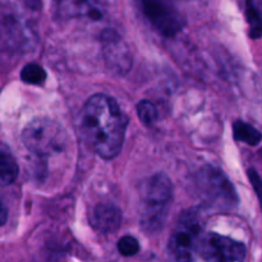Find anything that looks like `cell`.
Returning a JSON list of instances; mask_svg holds the SVG:
<instances>
[{
	"label": "cell",
	"mask_w": 262,
	"mask_h": 262,
	"mask_svg": "<svg viewBox=\"0 0 262 262\" xmlns=\"http://www.w3.org/2000/svg\"><path fill=\"white\" fill-rule=\"evenodd\" d=\"M233 133H234L235 140L247 143L250 146H257L262 140L261 133L255 127L243 122V120L234 122V124H233Z\"/></svg>",
	"instance_id": "cell-13"
},
{
	"label": "cell",
	"mask_w": 262,
	"mask_h": 262,
	"mask_svg": "<svg viewBox=\"0 0 262 262\" xmlns=\"http://www.w3.org/2000/svg\"><path fill=\"white\" fill-rule=\"evenodd\" d=\"M19 169L14 156L9 150L0 146V186L5 187L12 184L17 179Z\"/></svg>",
	"instance_id": "cell-11"
},
{
	"label": "cell",
	"mask_w": 262,
	"mask_h": 262,
	"mask_svg": "<svg viewBox=\"0 0 262 262\" xmlns=\"http://www.w3.org/2000/svg\"><path fill=\"white\" fill-rule=\"evenodd\" d=\"M246 18L251 37H262V0H246Z\"/></svg>",
	"instance_id": "cell-12"
},
{
	"label": "cell",
	"mask_w": 262,
	"mask_h": 262,
	"mask_svg": "<svg viewBox=\"0 0 262 262\" xmlns=\"http://www.w3.org/2000/svg\"><path fill=\"white\" fill-rule=\"evenodd\" d=\"M7 220H8V209H7V206H5L3 199L0 197V227L5 224V223H7Z\"/></svg>",
	"instance_id": "cell-18"
},
{
	"label": "cell",
	"mask_w": 262,
	"mask_h": 262,
	"mask_svg": "<svg viewBox=\"0 0 262 262\" xmlns=\"http://www.w3.org/2000/svg\"><path fill=\"white\" fill-rule=\"evenodd\" d=\"M20 78L28 84H42L46 81V72L41 66L35 63H30L25 66L20 72Z\"/></svg>",
	"instance_id": "cell-14"
},
{
	"label": "cell",
	"mask_w": 262,
	"mask_h": 262,
	"mask_svg": "<svg viewBox=\"0 0 262 262\" xmlns=\"http://www.w3.org/2000/svg\"><path fill=\"white\" fill-rule=\"evenodd\" d=\"M205 222L201 212L196 209L184 211L179 217L173 234L169 239L168 250L177 261L193 260L200 242L204 237Z\"/></svg>",
	"instance_id": "cell-5"
},
{
	"label": "cell",
	"mask_w": 262,
	"mask_h": 262,
	"mask_svg": "<svg viewBox=\"0 0 262 262\" xmlns=\"http://www.w3.org/2000/svg\"><path fill=\"white\" fill-rule=\"evenodd\" d=\"M118 251L120 252V255L125 256V257H130V256H135L138 253L140 243H138V241L135 237L124 235L118 242Z\"/></svg>",
	"instance_id": "cell-16"
},
{
	"label": "cell",
	"mask_w": 262,
	"mask_h": 262,
	"mask_svg": "<svg viewBox=\"0 0 262 262\" xmlns=\"http://www.w3.org/2000/svg\"><path fill=\"white\" fill-rule=\"evenodd\" d=\"M91 224L95 229L104 234L115 233L122 224V211L119 207L109 202L99 204L92 212Z\"/></svg>",
	"instance_id": "cell-9"
},
{
	"label": "cell",
	"mask_w": 262,
	"mask_h": 262,
	"mask_svg": "<svg viewBox=\"0 0 262 262\" xmlns=\"http://www.w3.org/2000/svg\"><path fill=\"white\" fill-rule=\"evenodd\" d=\"M23 2H25L26 4L28 5V7H31V8H37L38 5H40L41 0H23Z\"/></svg>",
	"instance_id": "cell-19"
},
{
	"label": "cell",
	"mask_w": 262,
	"mask_h": 262,
	"mask_svg": "<svg viewBox=\"0 0 262 262\" xmlns=\"http://www.w3.org/2000/svg\"><path fill=\"white\" fill-rule=\"evenodd\" d=\"M171 201L173 184L166 174L158 173L146 182L140 207V224L145 233L156 234L163 229Z\"/></svg>",
	"instance_id": "cell-2"
},
{
	"label": "cell",
	"mask_w": 262,
	"mask_h": 262,
	"mask_svg": "<svg viewBox=\"0 0 262 262\" xmlns=\"http://www.w3.org/2000/svg\"><path fill=\"white\" fill-rule=\"evenodd\" d=\"M137 115L143 124L151 125L158 119V109L151 101L142 100L137 105Z\"/></svg>",
	"instance_id": "cell-15"
},
{
	"label": "cell",
	"mask_w": 262,
	"mask_h": 262,
	"mask_svg": "<svg viewBox=\"0 0 262 262\" xmlns=\"http://www.w3.org/2000/svg\"><path fill=\"white\" fill-rule=\"evenodd\" d=\"M106 42H105V55L106 59L110 61V66L114 67L118 72H125L129 69L132 64L128 49L122 43V41L118 38V36H112V32L109 36H106Z\"/></svg>",
	"instance_id": "cell-10"
},
{
	"label": "cell",
	"mask_w": 262,
	"mask_h": 262,
	"mask_svg": "<svg viewBox=\"0 0 262 262\" xmlns=\"http://www.w3.org/2000/svg\"><path fill=\"white\" fill-rule=\"evenodd\" d=\"M197 253L206 261L237 262L246 258L247 248L243 243L217 233H207L200 242Z\"/></svg>",
	"instance_id": "cell-6"
},
{
	"label": "cell",
	"mask_w": 262,
	"mask_h": 262,
	"mask_svg": "<svg viewBox=\"0 0 262 262\" xmlns=\"http://www.w3.org/2000/svg\"><path fill=\"white\" fill-rule=\"evenodd\" d=\"M250 178H251V181H252L253 187L256 188V192H257L258 197H260V200H261V204H262V179L253 170H250Z\"/></svg>",
	"instance_id": "cell-17"
},
{
	"label": "cell",
	"mask_w": 262,
	"mask_h": 262,
	"mask_svg": "<svg viewBox=\"0 0 262 262\" xmlns=\"http://www.w3.org/2000/svg\"><path fill=\"white\" fill-rule=\"evenodd\" d=\"M140 3L143 14L163 35L173 36L181 31L183 20L170 0H140Z\"/></svg>",
	"instance_id": "cell-7"
},
{
	"label": "cell",
	"mask_w": 262,
	"mask_h": 262,
	"mask_svg": "<svg viewBox=\"0 0 262 262\" xmlns=\"http://www.w3.org/2000/svg\"><path fill=\"white\" fill-rule=\"evenodd\" d=\"M128 119L113 97L96 94L81 113V128L90 147L102 159H114L124 142Z\"/></svg>",
	"instance_id": "cell-1"
},
{
	"label": "cell",
	"mask_w": 262,
	"mask_h": 262,
	"mask_svg": "<svg viewBox=\"0 0 262 262\" xmlns=\"http://www.w3.org/2000/svg\"><path fill=\"white\" fill-rule=\"evenodd\" d=\"M197 191L209 209L232 211L238 205V194L228 177L212 165L202 168L197 174Z\"/></svg>",
	"instance_id": "cell-3"
},
{
	"label": "cell",
	"mask_w": 262,
	"mask_h": 262,
	"mask_svg": "<svg viewBox=\"0 0 262 262\" xmlns=\"http://www.w3.org/2000/svg\"><path fill=\"white\" fill-rule=\"evenodd\" d=\"M67 140L68 137L64 128L49 118L33 119L22 132V141L26 147L41 158L61 152L66 148Z\"/></svg>",
	"instance_id": "cell-4"
},
{
	"label": "cell",
	"mask_w": 262,
	"mask_h": 262,
	"mask_svg": "<svg viewBox=\"0 0 262 262\" xmlns=\"http://www.w3.org/2000/svg\"><path fill=\"white\" fill-rule=\"evenodd\" d=\"M54 10L60 19L100 20L104 17V0H54Z\"/></svg>",
	"instance_id": "cell-8"
}]
</instances>
